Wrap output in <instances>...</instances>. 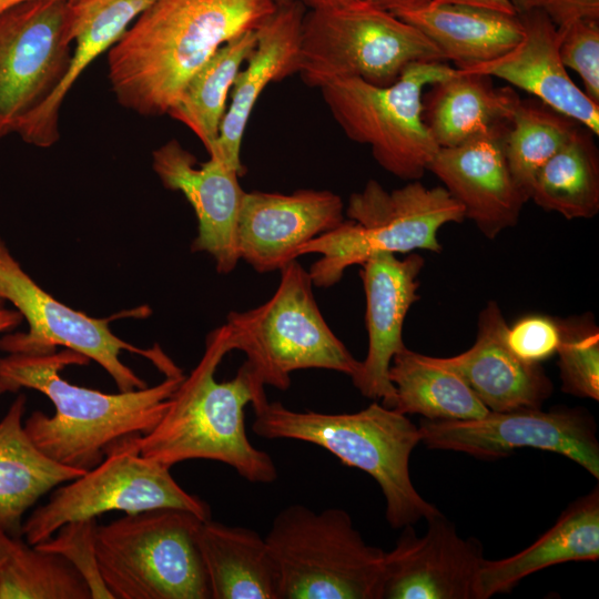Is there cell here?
Segmentation results:
<instances>
[{"label": "cell", "mask_w": 599, "mask_h": 599, "mask_svg": "<svg viewBox=\"0 0 599 599\" xmlns=\"http://www.w3.org/2000/svg\"><path fill=\"white\" fill-rule=\"evenodd\" d=\"M277 8L275 0H154L109 50L119 103L142 115L167 113L219 48Z\"/></svg>", "instance_id": "cell-1"}, {"label": "cell", "mask_w": 599, "mask_h": 599, "mask_svg": "<svg viewBox=\"0 0 599 599\" xmlns=\"http://www.w3.org/2000/svg\"><path fill=\"white\" fill-rule=\"evenodd\" d=\"M88 362V357L68 348L0 357V396L30 388L54 405V415L34 410L23 422L30 439L52 460L81 470L97 466L118 445L148 434L185 376L166 375L152 387L118 394L73 385L60 376L65 366Z\"/></svg>", "instance_id": "cell-2"}, {"label": "cell", "mask_w": 599, "mask_h": 599, "mask_svg": "<svg viewBox=\"0 0 599 599\" xmlns=\"http://www.w3.org/2000/svg\"><path fill=\"white\" fill-rule=\"evenodd\" d=\"M232 351L225 324L207 335L201 359L184 376L159 423L133 439L141 456L169 467L207 459L232 467L250 483L276 480L274 460L251 443L245 427V407L265 393V386L245 363L232 379H215L219 365Z\"/></svg>", "instance_id": "cell-3"}, {"label": "cell", "mask_w": 599, "mask_h": 599, "mask_svg": "<svg viewBox=\"0 0 599 599\" xmlns=\"http://www.w3.org/2000/svg\"><path fill=\"white\" fill-rule=\"evenodd\" d=\"M252 432L266 439H295L313 444L344 465L368 474L386 500V520L403 528L441 512L416 490L409 474V458L422 443L420 430L407 415L374 400L356 413L297 412L266 393L251 404Z\"/></svg>", "instance_id": "cell-4"}, {"label": "cell", "mask_w": 599, "mask_h": 599, "mask_svg": "<svg viewBox=\"0 0 599 599\" xmlns=\"http://www.w3.org/2000/svg\"><path fill=\"white\" fill-rule=\"evenodd\" d=\"M278 599H382L385 551L341 508H283L264 538Z\"/></svg>", "instance_id": "cell-5"}, {"label": "cell", "mask_w": 599, "mask_h": 599, "mask_svg": "<svg viewBox=\"0 0 599 599\" xmlns=\"http://www.w3.org/2000/svg\"><path fill=\"white\" fill-rule=\"evenodd\" d=\"M346 216L298 251L300 256L319 255L308 271L318 287L338 283L348 267L363 264L376 252H439V229L466 219L463 206L444 186L427 187L418 180L393 191L369 180L362 191L351 194Z\"/></svg>", "instance_id": "cell-6"}, {"label": "cell", "mask_w": 599, "mask_h": 599, "mask_svg": "<svg viewBox=\"0 0 599 599\" xmlns=\"http://www.w3.org/2000/svg\"><path fill=\"white\" fill-rule=\"evenodd\" d=\"M202 521L185 509L155 508L98 525L97 560L113 599H211L197 546Z\"/></svg>", "instance_id": "cell-7"}, {"label": "cell", "mask_w": 599, "mask_h": 599, "mask_svg": "<svg viewBox=\"0 0 599 599\" xmlns=\"http://www.w3.org/2000/svg\"><path fill=\"white\" fill-rule=\"evenodd\" d=\"M281 272L278 286L262 305L232 311L225 325L233 351L264 386L286 390L291 374L301 369H327L352 377L359 368L345 344L324 319L313 293V281L296 260Z\"/></svg>", "instance_id": "cell-8"}, {"label": "cell", "mask_w": 599, "mask_h": 599, "mask_svg": "<svg viewBox=\"0 0 599 599\" xmlns=\"http://www.w3.org/2000/svg\"><path fill=\"white\" fill-rule=\"evenodd\" d=\"M417 61L445 59L417 28L365 0L304 16L296 73L307 87L345 78L388 85Z\"/></svg>", "instance_id": "cell-9"}, {"label": "cell", "mask_w": 599, "mask_h": 599, "mask_svg": "<svg viewBox=\"0 0 599 599\" xmlns=\"http://www.w3.org/2000/svg\"><path fill=\"white\" fill-rule=\"evenodd\" d=\"M456 71L445 61H417L388 85L345 78L319 90L349 140L368 145L376 162L390 174L415 181L439 150L424 120V89Z\"/></svg>", "instance_id": "cell-10"}, {"label": "cell", "mask_w": 599, "mask_h": 599, "mask_svg": "<svg viewBox=\"0 0 599 599\" xmlns=\"http://www.w3.org/2000/svg\"><path fill=\"white\" fill-rule=\"evenodd\" d=\"M133 439L118 445L97 466L57 488L23 521L24 541L34 546L70 521L97 518L111 510L132 514L180 508L203 520L211 518L210 506L184 490L171 475V467L141 456Z\"/></svg>", "instance_id": "cell-11"}, {"label": "cell", "mask_w": 599, "mask_h": 599, "mask_svg": "<svg viewBox=\"0 0 599 599\" xmlns=\"http://www.w3.org/2000/svg\"><path fill=\"white\" fill-rule=\"evenodd\" d=\"M0 298L10 303L28 323V331L0 337L7 354H48L64 346L97 362L120 392L146 387L120 359L122 351L149 358L164 375L180 368L158 347L141 349L124 342L109 327L110 318H94L51 296L23 270L0 237Z\"/></svg>", "instance_id": "cell-12"}, {"label": "cell", "mask_w": 599, "mask_h": 599, "mask_svg": "<svg viewBox=\"0 0 599 599\" xmlns=\"http://www.w3.org/2000/svg\"><path fill=\"white\" fill-rule=\"evenodd\" d=\"M71 42L67 0L28 1L0 14V139L61 82Z\"/></svg>", "instance_id": "cell-13"}, {"label": "cell", "mask_w": 599, "mask_h": 599, "mask_svg": "<svg viewBox=\"0 0 599 599\" xmlns=\"http://www.w3.org/2000/svg\"><path fill=\"white\" fill-rule=\"evenodd\" d=\"M418 427L422 443L429 449L460 451L487 459L530 447L560 454L599 478L596 425L576 409L489 410L484 417L468 420L422 418Z\"/></svg>", "instance_id": "cell-14"}, {"label": "cell", "mask_w": 599, "mask_h": 599, "mask_svg": "<svg viewBox=\"0 0 599 599\" xmlns=\"http://www.w3.org/2000/svg\"><path fill=\"white\" fill-rule=\"evenodd\" d=\"M424 536L412 525L386 552L382 599H478L481 544L461 538L444 515L427 520Z\"/></svg>", "instance_id": "cell-15"}, {"label": "cell", "mask_w": 599, "mask_h": 599, "mask_svg": "<svg viewBox=\"0 0 599 599\" xmlns=\"http://www.w3.org/2000/svg\"><path fill=\"white\" fill-rule=\"evenodd\" d=\"M344 220L341 196L328 190L245 192L236 230L240 260L260 274L280 271L303 245Z\"/></svg>", "instance_id": "cell-16"}, {"label": "cell", "mask_w": 599, "mask_h": 599, "mask_svg": "<svg viewBox=\"0 0 599 599\" xmlns=\"http://www.w3.org/2000/svg\"><path fill=\"white\" fill-rule=\"evenodd\" d=\"M424 264L416 253L398 258L388 252H376L361 264L368 349L351 378L363 396L388 408L396 403L388 370L394 356L406 347L403 325L410 306L419 298L418 276Z\"/></svg>", "instance_id": "cell-17"}, {"label": "cell", "mask_w": 599, "mask_h": 599, "mask_svg": "<svg viewBox=\"0 0 599 599\" xmlns=\"http://www.w3.org/2000/svg\"><path fill=\"white\" fill-rule=\"evenodd\" d=\"M152 166L162 184L181 192L197 219V235L192 252L211 255L220 274H230L240 261L237 217L245 191L240 173L210 158L197 165L193 154L172 139L158 148Z\"/></svg>", "instance_id": "cell-18"}, {"label": "cell", "mask_w": 599, "mask_h": 599, "mask_svg": "<svg viewBox=\"0 0 599 599\" xmlns=\"http://www.w3.org/2000/svg\"><path fill=\"white\" fill-rule=\"evenodd\" d=\"M508 123L453 146L440 148L428 170L443 183L487 237L514 226L529 200L515 181L505 151Z\"/></svg>", "instance_id": "cell-19"}, {"label": "cell", "mask_w": 599, "mask_h": 599, "mask_svg": "<svg viewBox=\"0 0 599 599\" xmlns=\"http://www.w3.org/2000/svg\"><path fill=\"white\" fill-rule=\"evenodd\" d=\"M518 16L524 34L512 49L461 71L499 78L598 136L599 104L568 74L559 54V29L541 11L532 10Z\"/></svg>", "instance_id": "cell-20"}, {"label": "cell", "mask_w": 599, "mask_h": 599, "mask_svg": "<svg viewBox=\"0 0 599 599\" xmlns=\"http://www.w3.org/2000/svg\"><path fill=\"white\" fill-rule=\"evenodd\" d=\"M307 8L300 0L278 6L256 30V43L237 73L231 102L223 118L220 134L210 158H215L244 173L241 163L243 135L260 95L271 82L297 72L303 19Z\"/></svg>", "instance_id": "cell-21"}, {"label": "cell", "mask_w": 599, "mask_h": 599, "mask_svg": "<svg viewBox=\"0 0 599 599\" xmlns=\"http://www.w3.org/2000/svg\"><path fill=\"white\" fill-rule=\"evenodd\" d=\"M507 323L494 301L478 317L474 345L451 357L436 361L457 373L490 412L538 408L552 393L540 364L518 358L507 346Z\"/></svg>", "instance_id": "cell-22"}, {"label": "cell", "mask_w": 599, "mask_h": 599, "mask_svg": "<svg viewBox=\"0 0 599 599\" xmlns=\"http://www.w3.org/2000/svg\"><path fill=\"white\" fill-rule=\"evenodd\" d=\"M154 0H79L69 3V35L75 41L67 72L53 92L19 124L16 133L38 148L60 136L59 114L65 95L80 74L110 50Z\"/></svg>", "instance_id": "cell-23"}, {"label": "cell", "mask_w": 599, "mask_h": 599, "mask_svg": "<svg viewBox=\"0 0 599 599\" xmlns=\"http://www.w3.org/2000/svg\"><path fill=\"white\" fill-rule=\"evenodd\" d=\"M599 558V489L571 502L555 525L518 554L483 561L477 579L478 599L511 591L524 578L568 561Z\"/></svg>", "instance_id": "cell-24"}, {"label": "cell", "mask_w": 599, "mask_h": 599, "mask_svg": "<svg viewBox=\"0 0 599 599\" xmlns=\"http://www.w3.org/2000/svg\"><path fill=\"white\" fill-rule=\"evenodd\" d=\"M394 14L423 32L460 70L498 58L524 34L517 13L473 4L443 3Z\"/></svg>", "instance_id": "cell-25"}, {"label": "cell", "mask_w": 599, "mask_h": 599, "mask_svg": "<svg viewBox=\"0 0 599 599\" xmlns=\"http://www.w3.org/2000/svg\"><path fill=\"white\" fill-rule=\"evenodd\" d=\"M26 403L19 395L0 420V526L16 538L40 497L87 471L52 460L33 444L23 426Z\"/></svg>", "instance_id": "cell-26"}, {"label": "cell", "mask_w": 599, "mask_h": 599, "mask_svg": "<svg viewBox=\"0 0 599 599\" xmlns=\"http://www.w3.org/2000/svg\"><path fill=\"white\" fill-rule=\"evenodd\" d=\"M211 599H278L265 539L245 527L211 518L197 531Z\"/></svg>", "instance_id": "cell-27"}, {"label": "cell", "mask_w": 599, "mask_h": 599, "mask_svg": "<svg viewBox=\"0 0 599 599\" xmlns=\"http://www.w3.org/2000/svg\"><path fill=\"white\" fill-rule=\"evenodd\" d=\"M490 78L457 69L432 85L424 101V120L439 149L456 146L510 120L520 98L510 87H494Z\"/></svg>", "instance_id": "cell-28"}, {"label": "cell", "mask_w": 599, "mask_h": 599, "mask_svg": "<svg viewBox=\"0 0 599 599\" xmlns=\"http://www.w3.org/2000/svg\"><path fill=\"white\" fill-rule=\"evenodd\" d=\"M388 378L395 387L394 409L418 414L429 420H468L484 417L489 409L467 383L436 357L405 347L389 366Z\"/></svg>", "instance_id": "cell-29"}, {"label": "cell", "mask_w": 599, "mask_h": 599, "mask_svg": "<svg viewBox=\"0 0 599 599\" xmlns=\"http://www.w3.org/2000/svg\"><path fill=\"white\" fill-rule=\"evenodd\" d=\"M593 136L580 125L536 173L529 200L567 220L593 217L599 211V158Z\"/></svg>", "instance_id": "cell-30"}, {"label": "cell", "mask_w": 599, "mask_h": 599, "mask_svg": "<svg viewBox=\"0 0 599 599\" xmlns=\"http://www.w3.org/2000/svg\"><path fill=\"white\" fill-rule=\"evenodd\" d=\"M256 43V30L216 50L191 77L167 114L187 126L210 154L220 134L234 80Z\"/></svg>", "instance_id": "cell-31"}, {"label": "cell", "mask_w": 599, "mask_h": 599, "mask_svg": "<svg viewBox=\"0 0 599 599\" xmlns=\"http://www.w3.org/2000/svg\"><path fill=\"white\" fill-rule=\"evenodd\" d=\"M579 126L540 101H518L504 135V151L515 181L528 199L536 173Z\"/></svg>", "instance_id": "cell-32"}, {"label": "cell", "mask_w": 599, "mask_h": 599, "mask_svg": "<svg viewBox=\"0 0 599 599\" xmlns=\"http://www.w3.org/2000/svg\"><path fill=\"white\" fill-rule=\"evenodd\" d=\"M0 599H92L81 573L62 556L21 538L0 568Z\"/></svg>", "instance_id": "cell-33"}, {"label": "cell", "mask_w": 599, "mask_h": 599, "mask_svg": "<svg viewBox=\"0 0 599 599\" xmlns=\"http://www.w3.org/2000/svg\"><path fill=\"white\" fill-rule=\"evenodd\" d=\"M559 370L562 390L599 399V332L591 318L559 322Z\"/></svg>", "instance_id": "cell-34"}, {"label": "cell", "mask_w": 599, "mask_h": 599, "mask_svg": "<svg viewBox=\"0 0 599 599\" xmlns=\"http://www.w3.org/2000/svg\"><path fill=\"white\" fill-rule=\"evenodd\" d=\"M97 527V518L70 521L34 547L65 558L87 581L92 599H113L99 570L95 552Z\"/></svg>", "instance_id": "cell-35"}, {"label": "cell", "mask_w": 599, "mask_h": 599, "mask_svg": "<svg viewBox=\"0 0 599 599\" xmlns=\"http://www.w3.org/2000/svg\"><path fill=\"white\" fill-rule=\"evenodd\" d=\"M558 29L564 65L580 77L585 93L599 104V20L579 19Z\"/></svg>", "instance_id": "cell-36"}, {"label": "cell", "mask_w": 599, "mask_h": 599, "mask_svg": "<svg viewBox=\"0 0 599 599\" xmlns=\"http://www.w3.org/2000/svg\"><path fill=\"white\" fill-rule=\"evenodd\" d=\"M560 337L559 322L542 314L522 316L507 326L505 334L509 349L529 364H540L557 354Z\"/></svg>", "instance_id": "cell-37"}, {"label": "cell", "mask_w": 599, "mask_h": 599, "mask_svg": "<svg viewBox=\"0 0 599 599\" xmlns=\"http://www.w3.org/2000/svg\"><path fill=\"white\" fill-rule=\"evenodd\" d=\"M517 14L537 10L557 28L579 19L599 20V0H509Z\"/></svg>", "instance_id": "cell-38"}, {"label": "cell", "mask_w": 599, "mask_h": 599, "mask_svg": "<svg viewBox=\"0 0 599 599\" xmlns=\"http://www.w3.org/2000/svg\"><path fill=\"white\" fill-rule=\"evenodd\" d=\"M366 2L389 11L397 13L400 11L415 10L428 7L434 0H365Z\"/></svg>", "instance_id": "cell-39"}, {"label": "cell", "mask_w": 599, "mask_h": 599, "mask_svg": "<svg viewBox=\"0 0 599 599\" xmlns=\"http://www.w3.org/2000/svg\"><path fill=\"white\" fill-rule=\"evenodd\" d=\"M443 3H464L479 7H486L495 10H499L507 13H516L514 7L509 0H434L429 6L443 4Z\"/></svg>", "instance_id": "cell-40"}, {"label": "cell", "mask_w": 599, "mask_h": 599, "mask_svg": "<svg viewBox=\"0 0 599 599\" xmlns=\"http://www.w3.org/2000/svg\"><path fill=\"white\" fill-rule=\"evenodd\" d=\"M23 317L13 307H9L7 302L0 298V334H6L21 324Z\"/></svg>", "instance_id": "cell-41"}, {"label": "cell", "mask_w": 599, "mask_h": 599, "mask_svg": "<svg viewBox=\"0 0 599 599\" xmlns=\"http://www.w3.org/2000/svg\"><path fill=\"white\" fill-rule=\"evenodd\" d=\"M19 538L12 537L0 526V568L17 546Z\"/></svg>", "instance_id": "cell-42"}, {"label": "cell", "mask_w": 599, "mask_h": 599, "mask_svg": "<svg viewBox=\"0 0 599 599\" xmlns=\"http://www.w3.org/2000/svg\"><path fill=\"white\" fill-rule=\"evenodd\" d=\"M308 9H329L348 4L355 0H300Z\"/></svg>", "instance_id": "cell-43"}, {"label": "cell", "mask_w": 599, "mask_h": 599, "mask_svg": "<svg viewBox=\"0 0 599 599\" xmlns=\"http://www.w3.org/2000/svg\"><path fill=\"white\" fill-rule=\"evenodd\" d=\"M28 1H34V0H0V14H2L7 10L20 3L28 2Z\"/></svg>", "instance_id": "cell-44"}, {"label": "cell", "mask_w": 599, "mask_h": 599, "mask_svg": "<svg viewBox=\"0 0 599 599\" xmlns=\"http://www.w3.org/2000/svg\"><path fill=\"white\" fill-rule=\"evenodd\" d=\"M275 1L278 6H284V4L291 3L294 0H275Z\"/></svg>", "instance_id": "cell-45"}, {"label": "cell", "mask_w": 599, "mask_h": 599, "mask_svg": "<svg viewBox=\"0 0 599 599\" xmlns=\"http://www.w3.org/2000/svg\"><path fill=\"white\" fill-rule=\"evenodd\" d=\"M69 3H72V2H75V1H79V0H67Z\"/></svg>", "instance_id": "cell-46"}]
</instances>
